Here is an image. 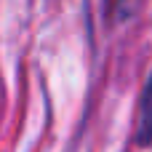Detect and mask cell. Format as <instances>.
Here are the masks:
<instances>
[{
	"instance_id": "1",
	"label": "cell",
	"mask_w": 152,
	"mask_h": 152,
	"mask_svg": "<svg viewBox=\"0 0 152 152\" xmlns=\"http://www.w3.org/2000/svg\"><path fill=\"white\" fill-rule=\"evenodd\" d=\"M134 147L150 150L152 147V72L144 80L142 96H139V110H136V126H134Z\"/></svg>"
},
{
	"instance_id": "2",
	"label": "cell",
	"mask_w": 152,
	"mask_h": 152,
	"mask_svg": "<svg viewBox=\"0 0 152 152\" xmlns=\"http://www.w3.org/2000/svg\"><path fill=\"white\" fill-rule=\"evenodd\" d=\"M134 13V0H107V24H120Z\"/></svg>"
}]
</instances>
